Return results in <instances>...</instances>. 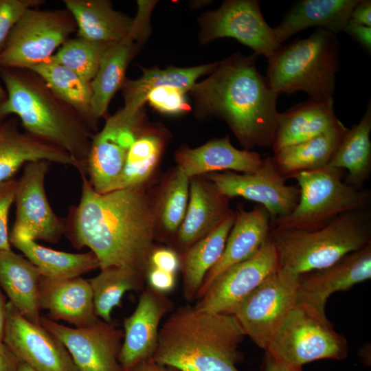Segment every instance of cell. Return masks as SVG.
<instances>
[{"label": "cell", "mask_w": 371, "mask_h": 371, "mask_svg": "<svg viewBox=\"0 0 371 371\" xmlns=\"http://www.w3.org/2000/svg\"><path fill=\"white\" fill-rule=\"evenodd\" d=\"M81 177V196L65 218V235L77 249L89 248L100 269L125 266L146 276L155 239L147 186L98 193Z\"/></svg>", "instance_id": "1"}, {"label": "cell", "mask_w": 371, "mask_h": 371, "mask_svg": "<svg viewBox=\"0 0 371 371\" xmlns=\"http://www.w3.org/2000/svg\"><path fill=\"white\" fill-rule=\"evenodd\" d=\"M256 56L232 54L189 91L199 112L226 122L247 150L272 146L279 115L278 94L258 71Z\"/></svg>", "instance_id": "2"}, {"label": "cell", "mask_w": 371, "mask_h": 371, "mask_svg": "<svg viewBox=\"0 0 371 371\" xmlns=\"http://www.w3.org/2000/svg\"><path fill=\"white\" fill-rule=\"evenodd\" d=\"M0 78L7 93L0 120L14 115L24 131L64 149L80 165V175H87L97 133L88 120L30 69L0 67Z\"/></svg>", "instance_id": "3"}, {"label": "cell", "mask_w": 371, "mask_h": 371, "mask_svg": "<svg viewBox=\"0 0 371 371\" xmlns=\"http://www.w3.org/2000/svg\"><path fill=\"white\" fill-rule=\"evenodd\" d=\"M245 336L233 315L185 305L160 327L150 360L179 371H240V344Z\"/></svg>", "instance_id": "4"}, {"label": "cell", "mask_w": 371, "mask_h": 371, "mask_svg": "<svg viewBox=\"0 0 371 371\" xmlns=\"http://www.w3.org/2000/svg\"><path fill=\"white\" fill-rule=\"evenodd\" d=\"M270 236L278 268L300 275L328 267L371 243V213L348 212L313 230L272 227Z\"/></svg>", "instance_id": "5"}, {"label": "cell", "mask_w": 371, "mask_h": 371, "mask_svg": "<svg viewBox=\"0 0 371 371\" xmlns=\"http://www.w3.org/2000/svg\"><path fill=\"white\" fill-rule=\"evenodd\" d=\"M266 80L277 94L301 91L311 100L333 99L339 69L335 34L317 29L308 37L280 46L268 60Z\"/></svg>", "instance_id": "6"}, {"label": "cell", "mask_w": 371, "mask_h": 371, "mask_svg": "<svg viewBox=\"0 0 371 371\" xmlns=\"http://www.w3.org/2000/svg\"><path fill=\"white\" fill-rule=\"evenodd\" d=\"M344 173V170L327 166L291 176L298 183L299 201L290 214L274 221L273 227L313 230L325 226L341 214L368 210L370 192L347 184Z\"/></svg>", "instance_id": "7"}, {"label": "cell", "mask_w": 371, "mask_h": 371, "mask_svg": "<svg viewBox=\"0 0 371 371\" xmlns=\"http://www.w3.org/2000/svg\"><path fill=\"white\" fill-rule=\"evenodd\" d=\"M265 350L280 364L302 368L319 359L346 358L348 343L328 319L324 320L295 305L278 326Z\"/></svg>", "instance_id": "8"}, {"label": "cell", "mask_w": 371, "mask_h": 371, "mask_svg": "<svg viewBox=\"0 0 371 371\" xmlns=\"http://www.w3.org/2000/svg\"><path fill=\"white\" fill-rule=\"evenodd\" d=\"M76 31L75 19L66 8H30L12 29L0 54V67L29 69L41 63Z\"/></svg>", "instance_id": "9"}, {"label": "cell", "mask_w": 371, "mask_h": 371, "mask_svg": "<svg viewBox=\"0 0 371 371\" xmlns=\"http://www.w3.org/2000/svg\"><path fill=\"white\" fill-rule=\"evenodd\" d=\"M299 275L278 268L233 313L245 335L265 350L282 319L296 305Z\"/></svg>", "instance_id": "10"}, {"label": "cell", "mask_w": 371, "mask_h": 371, "mask_svg": "<svg viewBox=\"0 0 371 371\" xmlns=\"http://www.w3.org/2000/svg\"><path fill=\"white\" fill-rule=\"evenodd\" d=\"M199 23L202 43L233 38L268 60L281 46L256 0L225 1L217 10L203 14Z\"/></svg>", "instance_id": "11"}, {"label": "cell", "mask_w": 371, "mask_h": 371, "mask_svg": "<svg viewBox=\"0 0 371 371\" xmlns=\"http://www.w3.org/2000/svg\"><path fill=\"white\" fill-rule=\"evenodd\" d=\"M203 176L229 199L239 196L260 203L267 211L271 223L290 214L299 201V187L286 183V178L270 156L263 159L261 168L253 173L223 171Z\"/></svg>", "instance_id": "12"}, {"label": "cell", "mask_w": 371, "mask_h": 371, "mask_svg": "<svg viewBox=\"0 0 371 371\" xmlns=\"http://www.w3.org/2000/svg\"><path fill=\"white\" fill-rule=\"evenodd\" d=\"M278 268L277 254L269 235L255 255L218 276L194 306L208 313L233 315L239 304Z\"/></svg>", "instance_id": "13"}, {"label": "cell", "mask_w": 371, "mask_h": 371, "mask_svg": "<svg viewBox=\"0 0 371 371\" xmlns=\"http://www.w3.org/2000/svg\"><path fill=\"white\" fill-rule=\"evenodd\" d=\"M41 324L63 343L76 371H123L119 354L124 332L112 322L98 319L87 326L71 328L41 317Z\"/></svg>", "instance_id": "14"}, {"label": "cell", "mask_w": 371, "mask_h": 371, "mask_svg": "<svg viewBox=\"0 0 371 371\" xmlns=\"http://www.w3.org/2000/svg\"><path fill=\"white\" fill-rule=\"evenodd\" d=\"M51 162L38 160L27 163L15 197L16 219L12 232L31 239L56 243L66 230L65 219L52 210L45 190V179Z\"/></svg>", "instance_id": "15"}, {"label": "cell", "mask_w": 371, "mask_h": 371, "mask_svg": "<svg viewBox=\"0 0 371 371\" xmlns=\"http://www.w3.org/2000/svg\"><path fill=\"white\" fill-rule=\"evenodd\" d=\"M144 125L142 112L133 119L117 112L95 133L86 167L87 177L95 191L105 193L115 190L128 151Z\"/></svg>", "instance_id": "16"}, {"label": "cell", "mask_w": 371, "mask_h": 371, "mask_svg": "<svg viewBox=\"0 0 371 371\" xmlns=\"http://www.w3.org/2000/svg\"><path fill=\"white\" fill-rule=\"evenodd\" d=\"M153 10V6L148 3H138L130 32L121 41L111 43L102 58L98 70L91 82V114L97 125L98 120L106 115L115 92L122 89L130 61L150 32V16Z\"/></svg>", "instance_id": "17"}, {"label": "cell", "mask_w": 371, "mask_h": 371, "mask_svg": "<svg viewBox=\"0 0 371 371\" xmlns=\"http://www.w3.org/2000/svg\"><path fill=\"white\" fill-rule=\"evenodd\" d=\"M3 342L21 363L36 371H76L63 343L41 324L24 317L10 302Z\"/></svg>", "instance_id": "18"}, {"label": "cell", "mask_w": 371, "mask_h": 371, "mask_svg": "<svg viewBox=\"0 0 371 371\" xmlns=\"http://www.w3.org/2000/svg\"><path fill=\"white\" fill-rule=\"evenodd\" d=\"M370 278L371 243L328 267L299 275L296 305L328 320L325 311L328 298Z\"/></svg>", "instance_id": "19"}, {"label": "cell", "mask_w": 371, "mask_h": 371, "mask_svg": "<svg viewBox=\"0 0 371 371\" xmlns=\"http://www.w3.org/2000/svg\"><path fill=\"white\" fill-rule=\"evenodd\" d=\"M172 304L148 285L139 297L133 313L124 320V336L119 354L123 371H130L153 357L157 344L160 324Z\"/></svg>", "instance_id": "20"}, {"label": "cell", "mask_w": 371, "mask_h": 371, "mask_svg": "<svg viewBox=\"0 0 371 371\" xmlns=\"http://www.w3.org/2000/svg\"><path fill=\"white\" fill-rule=\"evenodd\" d=\"M229 199L205 176L190 178L189 199L184 218L172 240L181 254L214 230L229 214Z\"/></svg>", "instance_id": "21"}, {"label": "cell", "mask_w": 371, "mask_h": 371, "mask_svg": "<svg viewBox=\"0 0 371 371\" xmlns=\"http://www.w3.org/2000/svg\"><path fill=\"white\" fill-rule=\"evenodd\" d=\"M20 125L16 116L0 120V182L14 178L23 166L38 160L71 166L81 171L78 163L64 149L21 130Z\"/></svg>", "instance_id": "22"}, {"label": "cell", "mask_w": 371, "mask_h": 371, "mask_svg": "<svg viewBox=\"0 0 371 371\" xmlns=\"http://www.w3.org/2000/svg\"><path fill=\"white\" fill-rule=\"evenodd\" d=\"M175 160L189 178L222 171L253 173L263 162L258 153L235 148L229 135L194 148L183 146L176 151Z\"/></svg>", "instance_id": "23"}, {"label": "cell", "mask_w": 371, "mask_h": 371, "mask_svg": "<svg viewBox=\"0 0 371 371\" xmlns=\"http://www.w3.org/2000/svg\"><path fill=\"white\" fill-rule=\"evenodd\" d=\"M38 304L40 309L48 311L52 320L65 321L76 328L87 326L100 319L89 280L81 277L52 280L42 276Z\"/></svg>", "instance_id": "24"}, {"label": "cell", "mask_w": 371, "mask_h": 371, "mask_svg": "<svg viewBox=\"0 0 371 371\" xmlns=\"http://www.w3.org/2000/svg\"><path fill=\"white\" fill-rule=\"evenodd\" d=\"M271 228L269 215L261 205L235 212L234 223L221 256L206 274L196 299L222 272L255 255L269 236Z\"/></svg>", "instance_id": "25"}, {"label": "cell", "mask_w": 371, "mask_h": 371, "mask_svg": "<svg viewBox=\"0 0 371 371\" xmlns=\"http://www.w3.org/2000/svg\"><path fill=\"white\" fill-rule=\"evenodd\" d=\"M333 100L300 103L284 113H279L277 129L272 145L273 153L321 135L339 125Z\"/></svg>", "instance_id": "26"}, {"label": "cell", "mask_w": 371, "mask_h": 371, "mask_svg": "<svg viewBox=\"0 0 371 371\" xmlns=\"http://www.w3.org/2000/svg\"><path fill=\"white\" fill-rule=\"evenodd\" d=\"M359 0H303L297 2L273 28L281 45L295 34L317 27L336 34L344 31Z\"/></svg>", "instance_id": "27"}, {"label": "cell", "mask_w": 371, "mask_h": 371, "mask_svg": "<svg viewBox=\"0 0 371 371\" xmlns=\"http://www.w3.org/2000/svg\"><path fill=\"white\" fill-rule=\"evenodd\" d=\"M42 275L25 257L0 249V288L27 319L41 324L38 288Z\"/></svg>", "instance_id": "28"}, {"label": "cell", "mask_w": 371, "mask_h": 371, "mask_svg": "<svg viewBox=\"0 0 371 371\" xmlns=\"http://www.w3.org/2000/svg\"><path fill=\"white\" fill-rule=\"evenodd\" d=\"M220 62L192 67H170L166 69L142 68L143 74L136 80L126 79L122 87L124 106L119 111L123 116L133 118L142 112L148 94L154 89L170 86L187 92L203 75L211 74Z\"/></svg>", "instance_id": "29"}, {"label": "cell", "mask_w": 371, "mask_h": 371, "mask_svg": "<svg viewBox=\"0 0 371 371\" xmlns=\"http://www.w3.org/2000/svg\"><path fill=\"white\" fill-rule=\"evenodd\" d=\"M75 19L77 36L103 43H116L130 32L133 19L114 10L108 0H64Z\"/></svg>", "instance_id": "30"}, {"label": "cell", "mask_w": 371, "mask_h": 371, "mask_svg": "<svg viewBox=\"0 0 371 371\" xmlns=\"http://www.w3.org/2000/svg\"><path fill=\"white\" fill-rule=\"evenodd\" d=\"M234 220L235 212L232 210L210 234L179 254L183 294L187 301L196 299L206 274L221 256Z\"/></svg>", "instance_id": "31"}, {"label": "cell", "mask_w": 371, "mask_h": 371, "mask_svg": "<svg viewBox=\"0 0 371 371\" xmlns=\"http://www.w3.org/2000/svg\"><path fill=\"white\" fill-rule=\"evenodd\" d=\"M10 242L21 251L41 272L43 277L52 280L69 279L100 268L95 255L69 253L45 247L21 233L10 234Z\"/></svg>", "instance_id": "32"}, {"label": "cell", "mask_w": 371, "mask_h": 371, "mask_svg": "<svg viewBox=\"0 0 371 371\" xmlns=\"http://www.w3.org/2000/svg\"><path fill=\"white\" fill-rule=\"evenodd\" d=\"M189 189L190 178L176 166L166 175L154 196L150 195L155 238L173 239L186 214Z\"/></svg>", "instance_id": "33"}, {"label": "cell", "mask_w": 371, "mask_h": 371, "mask_svg": "<svg viewBox=\"0 0 371 371\" xmlns=\"http://www.w3.org/2000/svg\"><path fill=\"white\" fill-rule=\"evenodd\" d=\"M371 103L358 124L348 128L337 146L328 166L347 170L345 182L361 190L371 173Z\"/></svg>", "instance_id": "34"}, {"label": "cell", "mask_w": 371, "mask_h": 371, "mask_svg": "<svg viewBox=\"0 0 371 371\" xmlns=\"http://www.w3.org/2000/svg\"><path fill=\"white\" fill-rule=\"evenodd\" d=\"M347 130L341 122L313 138L282 148L272 157L277 169L288 179L300 172L327 166Z\"/></svg>", "instance_id": "35"}, {"label": "cell", "mask_w": 371, "mask_h": 371, "mask_svg": "<svg viewBox=\"0 0 371 371\" xmlns=\"http://www.w3.org/2000/svg\"><path fill=\"white\" fill-rule=\"evenodd\" d=\"M166 140L163 128L144 125L128 151L115 190L147 186L158 169Z\"/></svg>", "instance_id": "36"}, {"label": "cell", "mask_w": 371, "mask_h": 371, "mask_svg": "<svg viewBox=\"0 0 371 371\" xmlns=\"http://www.w3.org/2000/svg\"><path fill=\"white\" fill-rule=\"evenodd\" d=\"M146 276L125 266L100 269V273L89 280L97 316L106 322H112L111 311L120 306L124 293L130 291H143Z\"/></svg>", "instance_id": "37"}, {"label": "cell", "mask_w": 371, "mask_h": 371, "mask_svg": "<svg viewBox=\"0 0 371 371\" xmlns=\"http://www.w3.org/2000/svg\"><path fill=\"white\" fill-rule=\"evenodd\" d=\"M39 75L62 99L74 106L97 131L91 114V82L60 64L46 60L29 68Z\"/></svg>", "instance_id": "38"}, {"label": "cell", "mask_w": 371, "mask_h": 371, "mask_svg": "<svg viewBox=\"0 0 371 371\" xmlns=\"http://www.w3.org/2000/svg\"><path fill=\"white\" fill-rule=\"evenodd\" d=\"M111 44L77 36L66 41L47 60L63 65L84 80L91 82L105 51Z\"/></svg>", "instance_id": "39"}, {"label": "cell", "mask_w": 371, "mask_h": 371, "mask_svg": "<svg viewBox=\"0 0 371 371\" xmlns=\"http://www.w3.org/2000/svg\"><path fill=\"white\" fill-rule=\"evenodd\" d=\"M186 93L176 87L162 86L153 89L148 94L146 100L161 113L180 114L190 109L186 99Z\"/></svg>", "instance_id": "40"}, {"label": "cell", "mask_w": 371, "mask_h": 371, "mask_svg": "<svg viewBox=\"0 0 371 371\" xmlns=\"http://www.w3.org/2000/svg\"><path fill=\"white\" fill-rule=\"evenodd\" d=\"M43 0H0V54L8 36L23 13L30 8H38Z\"/></svg>", "instance_id": "41"}, {"label": "cell", "mask_w": 371, "mask_h": 371, "mask_svg": "<svg viewBox=\"0 0 371 371\" xmlns=\"http://www.w3.org/2000/svg\"><path fill=\"white\" fill-rule=\"evenodd\" d=\"M19 179L14 178L0 182V249L11 250L8 233V215L15 201Z\"/></svg>", "instance_id": "42"}, {"label": "cell", "mask_w": 371, "mask_h": 371, "mask_svg": "<svg viewBox=\"0 0 371 371\" xmlns=\"http://www.w3.org/2000/svg\"><path fill=\"white\" fill-rule=\"evenodd\" d=\"M149 267L176 274L180 267L179 254L172 248L155 247L150 256Z\"/></svg>", "instance_id": "43"}, {"label": "cell", "mask_w": 371, "mask_h": 371, "mask_svg": "<svg viewBox=\"0 0 371 371\" xmlns=\"http://www.w3.org/2000/svg\"><path fill=\"white\" fill-rule=\"evenodd\" d=\"M146 279L148 285L153 289L166 293L171 291L176 285V274L149 267L146 271Z\"/></svg>", "instance_id": "44"}, {"label": "cell", "mask_w": 371, "mask_h": 371, "mask_svg": "<svg viewBox=\"0 0 371 371\" xmlns=\"http://www.w3.org/2000/svg\"><path fill=\"white\" fill-rule=\"evenodd\" d=\"M344 31L350 34L370 53L371 27L357 24L349 21Z\"/></svg>", "instance_id": "45"}, {"label": "cell", "mask_w": 371, "mask_h": 371, "mask_svg": "<svg viewBox=\"0 0 371 371\" xmlns=\"http://www.w3.org/2000/svg\"><path fill=\"white\" fill-rule=\"evenodd\" d=\"M350 21L371 27V1L359 0L351 12Z\"/></svg>", "instance_id": "46"}, {"label": "cell", "mask_w": 371, "mask_h": 371, "mask_svg": "<svg viewBox=\"0 0 371 371\" xmlns=\"http://www.w3.org/2000/svg\"><path fill=\"white\" fill-rule=\"evenodd\" d=\"M19 363L17 357L0 341V371H17Z\"/></svg>", "instance_id": "47"}, {"label": "cell", "mask_w": 371, "mask_h": 371, "mask_svg": "<svg viewBox=\"0 0 371 371\" xmlns=\"http://www.w3.org/2000/svg\"><path fill=\"white\" fill-rule=\"evenodd\" d=\"M130 371H179L176 369L158 364L151 360L143 362Z\"/></svg>", "instance_id": "48"}, {"label": "cell", "mask_w": 371, "mask_h": 371, "mask_svg": "<svg viewBox=\"0 0 371 371\" xmlns=\"http://www.w3.org/2000/svg\"><path fill=\"white\" fill-rule=\"evenodd\" d=\"M262 371H302V370L280 364L266 355Z\"/></svg>", "instance_id": "49"}, {"label": "cell", "mask_w": 371, "mask_h": 371, "mask_svg": "<svg viewBox=\"0 0 371 371\" xmlns=\"http://www.w3.org/2000/svg\"><path fill=\"white\" fill-rule=\"evenodd\" d=\"M8 314V302L0 288V341H3Z\"/></svg>", "instance_id": "50"}, {"label": "cell", "mask_w": 371, "mask_h": 371, "mask_svg": "<svg viewBox=\"0 0 371 371\" xmlns=\"http://www.w3.org/2000/svg\"><path fill=\"white\" fill-rule=\"evenodd\" d=\"M7 99V93L5 89H4L0 84V104L5 102Z\"/></svg>", "instance_id": "51"}, {"label": "cell", "mask_w": 371, "mask_h": 371, "mask_svg": "<svg viewBox=\"0 0 371 371\" xmlns=\"http://www.w3.org/2000/svg\"><path fill=\"white\" fill-rule=\"evenodd\" d=\"M17 371H36V370H33L32 368H31L30 366H27L26 364L20 362Z\"/></svg>", "instance_id": "52"}]
</instances>
